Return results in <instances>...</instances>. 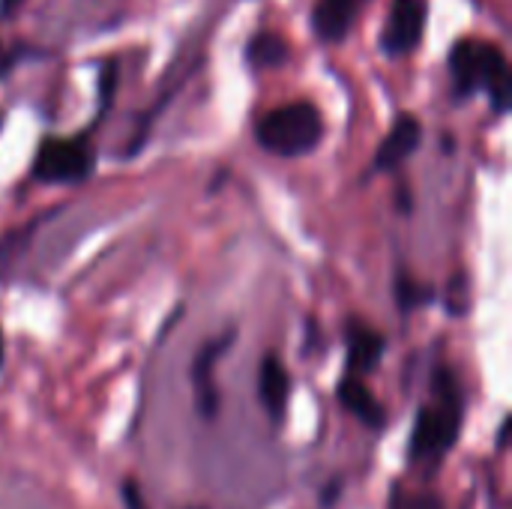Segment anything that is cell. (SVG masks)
Segmentation results:
<instances>
[{
    "label": "cell",
    "instance_id": "6da1fadb",
    "mask_svg": "<svg viewBox=\"0 0 512 509\" xmlns=\"http://www.w3.org/2000/svg\"><path fill=\"white\" fill-rule=\"evenodd\" d=\"M465 420V393L456 372L444 363L432 369V402L417 411L411 441H408V462L423 468L432 477L462 435Z\"/></svg>",
    "mask_w": 512,
    "mask_h": 509
},
{
    "label": "cell",
    "instance_id": "7a4b0ae2",
    "mask_svg": "<svg viewBox=\"0 0 512 509\" xmlns=\"http://www.w3.org/2000/svg\"><path fill=\"white\" fill-rule=\"evenodd\" d=\"M450 75H453V96L471 99L480 90L489 93L495 114H507L512 105V72L507 54L501 45L459 39L450 51Z\"/></svg>",
    "mask_w": 512,
    "mask_h": 509
},
{
    "label": "cell",
    "instance_id": "3957f363",
    "mask_svg": "<svg viewBox=\"0 0 512 509\" xmlns=\"http://www.w3.org/2000/svg\"><path fill=\"white\" fill-rule=\"evenodd\" d=\"M255 138L273 156H306L324 138V117L312 102H288L258 120Z\"/></svg>",
    "mask_w": 512,
    "mask_h": 509
},
{
    "label": "cell",
    "instance_id": "277c9868",
    "mask_svg": "<svg viewBox=\"0 0 512 509\" xmlns=\"http://www.w3.org/2000/svg\"><path fill=\"white\" fill-rule=\"evenodd\" d=\"M93 168H96V150L87 135L42 138L30 165V177L48 186H72L87 180Z\"/></svg>",
    "mask_w": 512,
    "mask_h": 509
},
{
    "label": "cell",
    "instance_id": "5b68a950",
    "mask_svg": "<svg viewBox=\"0 0 512 509\" xmlns=\"http://www.w3.org/2000/svg\"><path fill=\"white\" fill-rule=\"evenodd\" d=\"M426 21H429V0H393L381 30L384 54L387 57L411 54L426 36Z\"/></svg>",
    "mask_w": 512,
    "mask_h": 509
},
{
    "label": "cell",
    "instance_id": "8992f818",
    "mask_svg": "<svg viewBox=\"0 0 512 509\" xmlns=\"http://www.w3.org/2000/svg\"><path fill=\"white\" fill-rule=\"evenodd\" d=\"M237 339V330L228 327L225 333L213 336L210 342H204L192 360V387H195V408L204 420H216L219 417V405H222V396H219V387H216V378H213V369L216 363L231 351Z\"/></svg>",
    "mask_w": 512,
    "mask_h": 509
},
{
    "label": "cell",
    "instance_id": "52a82bcc",
    "mask_svg": "<svg viewBox=\"0 0 512 509\" xmlns=\"http://www.w3.org/2000/svg\"><path fill=\"white\" fill-rule=\"evenodd\" d=\"M420 144H423V123H420V117L402 111L393 120L390 132L381 138V144L375 150V159H372V171L375 174H390V171L402 168L420 150Z\"/></svg>",
    "mask_w": 512,
    "mask_h": 509
},
{
    "label": "cell",
    "instance_id": "ba28073f",
    "mask_svg": "<svg viewBox=\"0 0 512 509\" xmlns=\"http://www.w3.org/2000/svg\"><path fill=\"white\" fill-rule=\"evenodd\" d=\"M345 342H348V366H345V372L348 375H360V378L375 372L381 357H384V351H387V339L375 327L360 321V318H348Z\"/></svg>",
    "mask_w": 512,
    "mask_h": 509
},
{
    "label": "cell",
    "instance_id": "9c48e42d",
    "mask_svg": "<svg viewBox=\"0 0 512 509\" xmlns=\"http://www.w3.org/2000/svg\"><path fill=\"white\" fill-rule=\"evenodd\" d=\"M366 3L369 0H318L315 9H312L315 36L321 42H327V45L342 42L351 33L354 21H357V15L363 12Z\"/></svg>",
    "mask_w": 512,
    "mask_h": 509
},
{
    "label": "cell",
    "instance_id": "30bf717a",
    "mask_svg": "<svg viewBox=\"0 0 512 509\" xmlns=\"http://www.w3.org/2000/svg\"><path fill=\"white\" fill-rule=\"evenodd\" d=\"M258 399L273 423H279L285 417V408L291 399V375H288L282 357L273 351L264 354L261 369H258Z\"/></svg>",
    "mask_w": 512,
    "mask_h": 509
},
{
    "label": "cell",
    "instance_id": "8fae6325",
    "mask_svg": "<svg viewBox=\"0 0 512 509\" xmlns=\"http://www.w3.org/2000/svg\"><path fill=\"white\" fill-rule=\"evenodd\" d=\"M336 399H339V405L348 411V414H354L363 426H369V429H384V423H387V411H384V405L375 399V393L363 384V378L360 375H342V381H339V387H336Z\"/></svg>",
    "mask_w": 512,
    "mask_h": 509
},
{
    "label": "cell",
    "instance_id": "7c38bea8",
    "mask_svg": "<svg viewBox=\"0 0 512 509\" xmlns=\"http://www.w3.org/2000/svg\"><path fill=\"white\" fill-rule=\"evenodd\" d=\"M288 57H291L288 42H285L279 33H273V30H261V33H255V36L249 39V45H246V63H249L255 72L279 69V66H285V63H288Z\"/></svg>",
    "mask_w": 512,
    "mask_h": 509
},
{
    "label": "cell",
    "instance_id": "4fadbf2b",
    "mask_svg": "<svg viewBox=\"0 0 512 509\" xmlns=\"http://www.w3.org/2000/svg\"><path fill=\"white\" fill-rule=\"evenodd\" d=\"M393 297H396L399 309L408 315V312H414V309L429 306L438 294H435V288H429V285L417 282L411 273L399 270V273H396V282H393Z\"/></svg>",
    "mask_w": 512,
    "mask_h": 509
},
{
    "label": "cell",
    "instance_id": "5bb4252c",
    "mask_svg": "<svg viewBox=\"0 0 512 509\" xmlns=\"http://www.w3.org/2000/svg\"><path fill=\"white\" fill-rule=\"evenodd\" d=\"M390 509H444V501L432 492H408L402 483L390 492Z\"/></svg>",
    "mask_w": 512,
    "mask_h": 509
},
{
    "label": "cell",
    "instance_id": "9a60e30c",
    "mask_svg": "<svg viewBox=\"0 0 512 509\" xmlns=\"http://www.w3.org/2000/svg\"><path fill=\"white\" fill-rule=\"evenodd\" d=\"M114 90H117V60H108L99 72V114H96V120L111 108ZM96 120H93V126H96Z\"/></svg>",
    "mask_w": 512,
    "mask_h": 509
},
{
    "label": "cell",
    "instance_id": "2e32d148",
    "mask_svg": "<svg viewBox=\"0 0 512 509\" xmlns=\"http://www.w3.org/2000/svg\"><path fill=\"white\" fill-rule=\"evenodd\" d=\"M465 294H468V276H465V273H456L453 282H450V288H447V309H450L453 318H459V315L468 312Z\"/></svg>",
    "mask_w": 512,
    "mask_h": 509
},
{
    "label": "cell",
    "instance_id": "e0dca14e",
    "mask_svg": "<svg viewBox=\"0 0 512 509\" xmlns=\"http://www.w3.org/2000/svg\"><path fill=\"white\" fill-rule=\"evenodd\" d=\"M120 498H123V507L126 509H147L144 507V498H141V489L135 480H123L120 486Z\"/></svg>",
    "mask_w": 512,
    "mask_h": 509
},
{
    "label": "cell",
    "instance_id": "ac0fdd59",
    "mask_svg": "<svg viewBox=\"0 0 512 509\" xmlns=\"http://www.w3.org/2000/svg\"><path fill=\"white\" fill-rule=\"evenodd\" d=\"M342 486H345V483H342V477H333V480H330V483L321 489V507H327V509L333 507V504L339 501V492H342Z\"/></svg>",
    "mask_w": 512,
    "mask_h": 509
},
{
    "label": "cell",
    "instance_id": "d6986e66",
    "mask_svg": "<svg viewBox=\"0 0 512 509\" xmlns=\"http://www.w3.org/2000/svg\"><path fill=\"white\" fill-rule=\"evenodd\" d=\"M18 57H21L18 51H9V48L0 42V78H3V75H6V72L15 66V63H18Z\"/></svg>",
    "mask_w": 512,
    "mask_h": 509
},
{
    "label": "cell",
    "instance_id": "ffe728a7",
    "mask_svg": "<svg viewBox=\"0 0 512 509\" xmlns=\"http://www.w3.org/2000/svg\"><path fill=\"white\" fill-rule=\"evenodd\" d=\"M510 429H512V417H504V420H501V426H498V435H495V447H498V453H504V450H507Z\"/></svg>",
    "mask_w": 512,
    "mask_h": 509
},
{
    "label": "cell",
    "instance_id": "44dd1931",
    "mask_svg": "<svg viewBox=\"0 0 512 509\" xmlns=\"http://www.w3.org/2000/svg\"><path fill=\"white\" fill-rule=\"evenodd\" d=\"M396 198H399V210H402V213H411V210H414V204H411V192H408V186H405V183L396 189Z\"/></svg>",
    "mask_w": 512,
    "mask_h": 509
},
{
    "label": "cell",
    "instance_id": "7402d4cb",
    "mask_svg": "<svg viewBox=\"0 0 512 509\" xmlns=\"http://www.w3.org/2000/svg\"><path fill=\"white\" fill-rule=\"evenodd\" d=\"M21 0H0V15H12Z\"/></svg>",
    "mask_w": 512,
    "mask_h": 509
},
{
    "label": "cell",
    "instance_id": "603a6c76",
    "mask_svg": "<svg viewBox=\"0 0 512 509\" xmlns=\"http://www.w3.org/2000/svg\"><path fill=\"white\" fill-rule=\"evenodd\" d=\"M0 366H3V333H0Z\"/></svg>",
    "mask_w": 512,
    "mask_h": 509
}]
</instances>
